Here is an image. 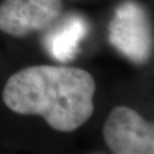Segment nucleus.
Segmentation results:
<instances>
[{
	"instance_id": "2",
	"label": "nucleus",
	"mask_w": 154,
	"mask_h": 154,
	"mask_svg": "<svg viewBox=\"0 0 154 154\" xmlns=\"http://www.w3.org/2000/svg\"><path fill=\"white\" fill-rule=\"evenodd\" d=\"M111 45L135 64L149 60L154 48V37L149 15L142 5L126 1L116 11L109 25Z\"/></svg>"
},
{
	"instance_id": "3",
	"label": "nucleus",
	"mask_w": 154,
	"mask_h": 154,
	"mask_svg": "<svg viewBox=\"0 0 154 154\" xmlns=\"http://www.w3.org/2000/svg\"><path fill=\"white\" fill-rule=\"evenodd\" d=\"M103 136L113 153L154 154V123L145 121L127 106H118L111 111Z\"/></svg>"
},
{
	"instance_id": "5",
	"label": "nucleus",
	"mask_w": 154,
	"mask_h": 154,
	"mask_svg": "<svg viewBox=\"0 0 154 154\" xmlns=\"http://www.w3.org/2000/svg\"><path fill=\"white\" fill-rule=\"evenodd\" d=\"M87 32L88 24L86 20L80 15H70L46 35V48L58 62L71 61Z\"/></svg>"
},
{
	"instance_id": "4",
	"label": "nucleus",
	"mask_w": 154,
	"mask_h": 154,
	"mask_svg": "<svg viewBox=\"0 0 154 154\" xmlns=\"http://www.w3.org/2000/svg\"><path fill=\"white\" fill-rule=\"evenodd\" d=\"M61 13V0H5L0 6V30L26 37L50 28Z\"/></svg>"
},
{
	"instance_id": "1",
	"label": "nucleus",
	"mask_w": 154,
	"mask_h": 154,
	"mask_svg": "<svg viewBox=\"0 0 154 154\" xmlns=\"http://www.w3.org/2000/svg\"><path fill=\"white\" fill-rule=\"evenodd\" d=\"M95 89L93 75L82 69L34 65L9 77L2 99L15 113L42 116L53 129L70 132L91 116Z\"/></svg>"
}]
</instances>
